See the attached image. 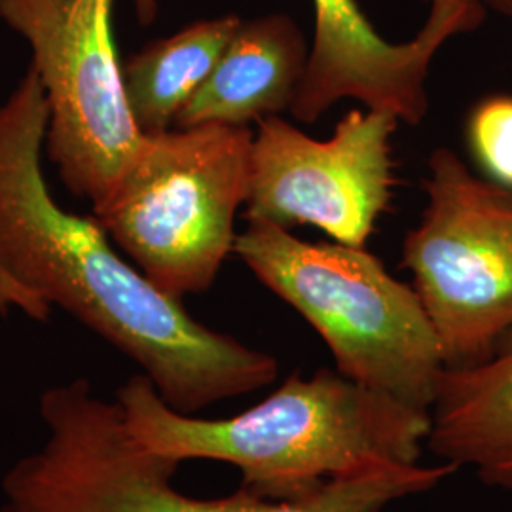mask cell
Here are the masks:
<instances>
[{"instance_id":"3","label":"cell","mask_w":512,"mask_h":512,"mask_svg":"<svg viewBox=\"0 0 512 512\" xmlns=\"http://www.w3.org/2000/svg\"><path fill=\"white\" fill-rule=\"evenodd\" d=\"M38 418L44 439L0 478V512H382L458 471L450 463H378L296 501L245 488L200 499L175 488L181 463L145 448L118 403L97 395L86 378L44 389Z\"/></svg>"},{"instance_id":"4","label":"cell","mask_w":512,"mask_h":512,"mask_svg":"<svg viewBox=\"0 0 512 512\" xmlns=\"http://www.w3.org/2000/svg\"><path fill=\"white\" fill-rule=\"evenodd\" d=\"M234 251L317 330L342 376L431 412L446 368L439 336L420 294L380 258L365 247L302 241L270 222H249Z\"/></svg>"},{"instance_id":"16","label":"cell","mask_w":512,"mask_h":512,"mask_svg":"<svg viewBox=\"0 0 512 512\" xmlns=\"http://www.w3.org/2000/svg\"><path fill=\"white\" fill-rule=\"evenodd\" d=\"M482 2L495 14L512 19V0H482Z\"/></svg>"},{"instance_id":"1","label":"cell","mask_w":512,"mask_h":512,"mask_svg":"<svg viewBox=\"0 0 512 512\" xmlns=\"http://www.w3.org/2000/svg\"><path fill=\"white\" fill-rule=\"evenodd\" d=\"M48 118L29 67L0 107V266L141 366L181 414L274 384L275 357L198 323L179 298L114 253L97 219L55 203L40 167Z\"/></svg>"},{"instance_id":"14","label":"cell","mask_w":512,"mask_h":512,"mask_svg":"<svg viewBox=\"0 0 512 512\" xmlns=\"http://www.w3.org/2000/svg\"><path fill=\"white\" fill-rule=\"evenodd\" d=\"M23 313L33 321H48L52 306L37 293L21 285L0 266V319L10 313Z\"/></svg>"},{"instance_id":"15","label":"cell","mask_w":512,"mask_h":512,"mask_svg":"<svg viewBox=\"0 0 512 512\" xmlns=\"http://www.w3.org/2000/svg\"><path fill=\"white\" fill-rule=\"evenodd\" d=\"M135 14L141 25H150L158 16V0H133Z\"/></svg>"},{"instance_id":"8","label":"cell","mask_w":512,"mask_h":512,"mask_svg":"<svg viewBox=\"0 0 512 512\" xmlns=\"http://www.w3.org/2000/svg\"><path fill=\"white\" fill-rule=\"evenodd\" d=\"M389 110L353 109L327 141H317L279 116L258 122L251 150L249 222L281 228L310 224L351 247H365L391 200Z\"/></svg>"},{"instance_id":"11","label":"cell","mask_w":512,"mask_h":512,"mask_svg":"<svg viewBox=\"0 0 512 512\" xmlns=\"http://www.w3.org/2000/svg\"><path fill=\"white\" fill-rule=\"evenodd\" d=\"M425 444L512 494V336L482 365L442 370Z\"/></svg>"},{"instance_id":"13","label":"cell","mask_w":512,"mask_h":512,"mask_svg":"<svg viewBox=\"0 0 512 512\" xmlns=\"http://www.w3.org/2000/svg\"><path fill=\"white\" fill-rule=\"evenodd\" d=\"M467 135L482 169L494 183L512 190L511 95H492L480 101L471 112Z\"/></svg>"},{"instance_id":"12","label":"cell","mask_w":512,"mask_h":512,"mask_svg":"<svg viewBox=\"0 0 512 512\" xmlns=\"http://www.w3.org/2000/svg\"><path fill=\"white\" fill-rule=\"evenodd\" d=\"M241 23L234 14L196 21L129 57L124 67L126 95L131 114L145 135L171 129L179 112L217 67Z\"/></svg>"},{"instance_id":"2","label":"cell","mask_w":512,"mask_h":512,"mask_svg":"<svg viewBox=\"0 0 512 512\" xmlns=\"http://www.w3.org/2000/svg\"><path fill=\"white\" fill-rule=\"evenodd\" d=\"M114 401L148 450L179 463H230L241 488L274 501L310 497L332 478L378 463H418L431 431V412L329 368L308 380L293 374L264 401L224 420L173 410L145 374L120 385Z\"/></svg>"},{"instance_id":"6","label":"cell","mask_w":512,"mask_h":512,"mask_svg":"<svg viewBox=\"0 0 512 512\" xmlns=\"http://www.w3.org/2000/svg\"><path fill=\"white\" fill-rule=\"evenodd\" d=\"M425 192L403 266L414 275L444 366L482 365L512 336V190L478 179L452 150L437 148Z\"/></svg>"},{"instance_id":"9","label":"cell","mask_w":512,"mask_h":512,"mask_svg":"<svg viewBox=\"0 0 512 512\" xmlns=\"http://www.w3.org/2000/svg\"><path fill=\"white\" fill-rule=\"evenodd\" d=\"M429 2L420 33L393 44L376 33L357 0H313V40L294 118L313 124L338 101L357 99L418 126L429 112L425 82L435 55L450 38L476 31L490 12L482 0Z\"/></svg>"},{"instance_id":"10","label":"cell","mask_w":512,"mask_h":512,"mask_svg":"<svg viewBox=\"0 0 512 512\" xmlns=\"http://www.w3.org/2000/svg\"><path fill=\"white\" fill-rule=\"evenodd\" d=\"M308 57L310 46L291 16L243 21L213 73L175 118V126H247L291 110Z\"/></svg>"},{"instance_id":"5","label":"cell","mask_w":512,"mask_h":512,"mask_svg":"<svg viewBox=\"0 0 512 512\" xmlns=\"http://www.w3.org/2000/svg\"><path fill=\"white\" fill-rule=\"evenodd\" d=\"M253 131L202 124L147 135L109 198L103 230L148 279L179 300L207 291L236 247L249 198Z\"/></svg>"},{"instance_id":"7","label":"cell","mask_w":512,"mask_h":512,"mask_svg":"<svg viewBox=\"0 0 512 512\" xmlns=\"http://www.w3.org/2000/svg\"><path fill=\"white\" fill-rule=\"evenodd\" d=\"M114 0H0L33 50L48 101V150L74 196L101 205L147 135L129 109L112 35Z\"/></svg>"}]
</instances>
